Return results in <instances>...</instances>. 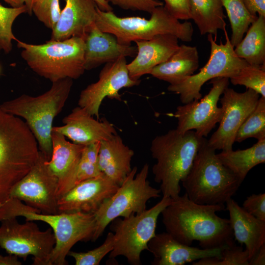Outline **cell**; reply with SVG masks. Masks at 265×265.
Instances as JSON below:
<instances>
[{
	"label": "cell",
	"instance_id": "6da1fadb",
	"mask_svg": "<svg viewBox=\"0 0 265 265\" xmlns=\"http://www.w3.org/2000/svg\"><path fill=\"white\" fill-rule=\"evenodd\" d=\"M224 205H202L190 200L185 193L173 199L161 212L166 232L190 246L197 240L200 248L213 249L235 243L229 219L216 212Z\"/></svg>",
	"mask_w": 265,
	"mask_h": 265
},
{
	"label": "cell",
	"instance_id": "7a4b0ae2",
	"mask_svg": "<svg viewBox=\"0 0 265 265\" xmlns=\"http://www.w3.org/2000/svg\"><path fill=\"white\" fill-rule=\"evenodd\" d=\"M205 140L194 131L181 132L176 129L153 139L150 151L156 163L152 172L155 181L160 184L163 197L174 199L180 196V183L190 170Z\"/></svg>",
	"mask_w": 265,
	"mask_h": 265
},
{
	"label": "cell",
	"instance_id": "3957f363",
	"mask_svg": "<svg viewBox=\"0 0 265 265\" xmlns=\"http://www.w3.org/2000/svg\"><path fill=\"white\" fill-rule=\"evenodd\" d=\"M18 216L26 221L44 222L52 229L55 244L49 265H68L66 258L72 247L79 241L91 240L95 228L94 213H43L14 198H9L0 204V221Z\"/></svg>",
	"mask_w": 265,
	"mask_h": 265
},
{
	"label": "cell",
	"instance_id": "277c9868",
	"mask_svg": "<svg viewBox=\"0 0 265 265\" xmlns=\"http://www.w3.org/2000/svg\"><path fill=\"white\" fill-rule=\"evenodd\" d=\"M39 152L26 123L0 108V204L35 164Z\"/></svg>",
	"mask_w": 265,
	"mask_h": 265
},
{
	"label": "cell",
	"instance_id": "5b68a950",
	"mask_svg": "<svg viewBox=\"0 0 265 265\" xmlns=\"http://www.w3.org/2000/svg\"><path fill=\"white\" fill-rule=\"evenodd\" d=\"M73 79L52 82L51 88L37 96L23 94L3 102L0 108L21 117L35 137L39 150L49 160L52 154L51 133L54 118L62 110L73 85Z\"/></svg>",
	"mask_w": 265,
	"mask_h": 265
},
{
	"label": "cell",
	"instance_id": "8992f818",
	"mask_svg": "<svg viewBox=\"0 0 265 265\" xmlns=\"http://www.w3.org/2000/svg\"><path fill=\"white\" fill-rule=\"evenodd\" d=\"M181 182L188 198L202 205H224L241 184L222 164L206 139Z\"/></svg>",
	"mask_w": 265,
	"mask_h": 265
},
{
	"label": "cell",
	"instance_id": "52a82bcc",
	"mask_svg": "<svg viewBox=\"0 0 265 265\" xmlns=\"http://www.w3.org/2000/svg\"><path fill=\"white\" fill-rule=\"evenodd\" d=\"M84 38L51 39L39 45L16 41L22 50L21 56L29 67L53 82L65 78L77 79L84 73Z\"/></svg>",
	"mask_w": 265,
	"mask_h": 265
},
{
	"label": "cell",
	"instance_id": "ba28073f",
	"mask_svg": "<svg viewBox=\"0 0 265 265\" xmlns=\"http://www.w3.org/2000/svg\"><path fill=\"white\" fill-rule=\"evenodd\" d=\"M150 14L149 19L140 17H120L112 11H103L98 7L95 24L101 31L113 34L124 45L166 34L173 35L183 42L192 40L193 28L190 22H180L164 5L156 7Z\"/></svg>",
	"mask_w": 265,
	"mask_h": 265
},
{
	"label": "cell",
	"instance_id": "9c48e42d",
	"mask_svg": "<svg viewBox=\"0 0 265 265\" xmlns=\"http://www.w3.org/2000/svg\"><path fill=\"white\" fill-rule=\"evenodd\" d=\"M149 169L145 163L137 173V167H133L116 191L102 204L94 213L95 228L91 240L101 236L114 219L141 213L150 199L160 197V189L152 186L147 180Z\"/></svg>",
	"mask_w": 265,
	"mask_h": 265
},
{
	"label": "cell",
	"instance_id": "30bf717a",
	"mask_svg": "<svg viewBox=\"0 0 265 265\" xmlns=\"http://www.w3.org/2000/svg\"><path fill=\"white\" fill-rule=\"evenodd\" d=\"M172 201L170 197H162L155 206L141 213L112 220L110 229L114 234V243L109 259L123 256L132 265H141V252L148 250V243L156 235L158 218Z\"/></svg>",
	"mask_w": 265,
	"mask_h": 265
},
{
	"label": "cell",
	"instance_id": "8fae6325",
	"mask_svg": "<svg viewBox=\"0 0 265 265\" xmlns=\"http://www.w3.org/2000/svg\"><path fill=\"white\" fill-rule=\"evenodd\" d=\"M226 42L220 41L217 44L212 34H208V40L211 45V53L206 64L198 73L193 74L181 82L169 84L167 90L180 95L181 102L186 104L202 98L201 90L207 81L218 77L229 79L237 75L248 63L238 57L231 44L226 30H224Z\"/></svg>",
	"mask_w": 265,
	"mask_h": 265
},
{
	"label": "cell",
	"instance_id": "7c38bea8",
	"mask_svg": "<svg viewBox=\"0 0 265 265\" xmlns=\"http://www.w3.org/2000/svg\"><path fill=\"white\" fill-rule=\"evenodd\" d=\"M0 226V247L7 253L22 258L33 256V265H49L50 255L55 244L51 228L40 230L33 221L20 223L16 218L1 221Z\"/></svg>",
	"mask_w": 265,
	"mask_h": 265
},
{
	"label": "cell",
	"instance_id": "4fadbf2b",
	"mask_svg": "<svg viewBox=\"0 0 265 265\" xmlns=\"http://www.w3.org/2000/svg\"><path fill=\"white\" fill-rule=\"evenodd\" d=\"M48 160L39 151L36 163L13 187L9 198L23 201L42 213L57 214L58 179L49 168Z\"/></svg>",
	"mask_w": 265,
	"mask_h": 265
},
{
	"label": "cell",
	"instance_id": "5bb4252c",
	"mask_svg": "<svg viewBox=\"0 0 265 265\" xmlns=\"http://www.w3.org/2000/svg\"><path fill=\"white\" fill-rule=\"evenodd\" d=\"M210 83L212 87L204 97L177 107L174 116L178 120L176 129L179 132L194 130L198 136L205 137L220 122L223 111L217 103L228 87L229 79L218 77L210 80Z\"/></svg>",
	"mask_w": 265,
	"mask_h": 265
},
{
	"label": "cell",
	"instance_id": "9a60e30c",
	"mask_svg": "<svg viewBox=\"0 0 265 265\" xmlns=\"http://www.w3.org/2000/svg\"><path fill=\"white\" fill-rule=\"evenodd\" d=\"M220 98L223 114L217 130L208 144L216 150H232L237 132L244 121L256 108L260 95L251 89L238 92L227 87Z\"/></svg>",
	"mask_w": 265,
	"mask_h": 265
},
{
	"label": "cell",
	"instance_id": "2e32d148",
	"mask_svg": "<svg viewBox=\"0 0 265 265\" xmlns=\"http://www.w3.org/2000/svg\"><path fill=\"white\" fill-rule=\"evenodd\" d=\"M140 82L139 80H134L130 77L126 58L121 57L105 64L100 72L98 80L81 91L78 105L99 119L100 107L105 98L121 101L120 90L137 85Z\"/></svg>",
	"mask_w": 265,
	"mask_h": 265
},
{
	"label": "cell",
	"instance_id": "e0dca14e",
	"mask_svg": "<svg viewBox=\"0 0 265 265\" xmlns=\"http://www.w3.org/2000/svg\"><path fill=\"white\" fill-rule=\"evenodd\" d=\"M119 187L104 174L83 181L58 198V213H95Z\"/></svg>",
	"mask_w": 265,
	"mask_h": 265
},
{
	"label": "cell",
	"instance_id": "ac0fdd59",
	"mask_svg": "<svg viewBox=\"0 0 265 265\" xmlns=\"http://www.w3.org/2000/svg\"><path fill=\"white\" fill-rule=\"evenodd\" d=\"M63 126L53 127L52 131L59 132L76 144L87 145L110 139L117 134L113 125L106 118L95 119L85 109L79 106L65 117Z\"/></svg>",
	"mask_w": 265,
	"mask_h": 265
},
{
	"label": "cell",
	"instance_id": "d6986e66",
	"mask_svg": "<svg viewBox=\"0 0 265 265\" xmlns=\"http://www.w3.org/2000/svg\"><path fill=\"white\" fill-rule=\"evenodd\" d=\"M224 247H192L181 243L166 232L156 234L148 243V251L154 256L153 265H184L207 257H220Z\"/></svg>",
	"mask_w": 265,
	"mask_h": 265
},
{
	"label": "cell",
	"instance_id": "ffe728a7",
	"mask_svg": "<svg viewBox=\"0 0 265 265\" xmlns=\"http://www.w3.org/2000/svg\"><path fill=\"white\" fill-rule=\"evenodd\" d=\"M52 154L47 164L58 179V198L75 185V177L84 145L71 143L63 134L52 132Z\"/></svg>",
	"mask_w": 265,
	"mask_h": 265
},
{
	"label": "cell",
	"instance_id": "44dd1931",
	"mask_svg": "<svg viewBox=\"0 0 265 265\" xmlns=\"http://www.w3.org/2000/svg\"><path fill=\"white\" fill-rule=\"evenodd\" d=\"M84 69L90 70L103 64L127 56L135 57L136 46L120 43L112 34L101 31L95 25L84 38Z\"/></svg>",
	"mask_w": 265,
	"mask_h": 265
},
{
	"label": "cell",
	"instance_id": "7402d4cb",
	"mask_svg": "<svg viewBox=\"0 0 265 265\" xmlns=\"http://www.w3.org/2000/svg\"><path fill=\"white\" fill-rule=\"evenodd\" d=\"M59 18L52 29L51 40L85 38L95 25L98 6L94 0H65Z\"/></svg>",
	"mask_w": 265,
	"mask_h": 265
},
{
	"label": "cell",
	"instance_id": "603a6c76",
	"mask_svg": "<svg viewBox=\"0 0 265 265\" xmlns=\"http://www.w3.org/2000/svg\"><path fill=\"white\" fill-rule=\"evenodd\" d=\"M178 38L172 34H161L149 40L134 41L137 52L134 58L127 64L130 77L134 80L150 74L156 66L165 61L179 46Z\"/></svg>",
	"mask_w": 265,
	"mask_h": 265
},
{
	"label": "cell",
	"instance_id": "cb8c5ba5",
	"mask_svg": "<svg viewBox=\"0 0 265 265\" xmlns=\"http://www.w3.org/2000/svg\"><path fill=\"white\" fill-rule=\"evenodd\" d=\"M225 204L234 237L241 245H245L250 260L265 243V221L248 213L232 198Z\"/></svg>",
	"mask_w": 265,
	"mask_h": 265
},
{
	"label": "cell",
	"instance_id": "d4e9b609",
	"mask_svg": "<svg viewBox=\"0 0 265 265\" xmlns=\"http://www.w3.org/2000/svg\"><path fill=\"white\" fill-rule=\"evenodd\" d=\"M133 151L125 145L120 135L100 142L98 165L102 173L119 186L132 170Z\"/></svg>",
	"mask_w": 265,
	"mask_h": 265
},
{
	"label": "cell",
	"instance_id": "484cf974",
	"mask_svg": "<svg viewBox=\"0 0 265 265\" xmlns=\"http://www.w3.org/2000/svg\"><path fill=\"white\" fill-rule=\"evenodd\" d=\"M199 65L196 47L182 44L168 59L155 67L150 74L169 84H175L193 75Z\"/></svg>",
	"mask_w": 265,
	"mask_h": 265
},
{
	"label": "cell",
	"instance_id": "4316f807",
	"mask_svg": "<svg viewBox=\"0 0 265 265\" xmlns=\"http://www.w3.org/2000/svg\"><path fill=\"white\" fill-rule=\"evenodd\" d=\"M217 156L242 183L249 171L265 162V139L244 150L222 151Z\"/></svg>",
	"mask_w": 265,
	"mask_h": 265
},
{
	"label": "cell",
	"instance_id": "83f0119b",
	"mask_svg": "<svg viewBox=\"0 0 265 265\" xmlns=\"http://www.w3.org/2000/svg\"><path fill=\"white\" fill-rule=\"evenodd\" d=\"M191 19L201 35H216L226 29L225 15L221 0H189Z\"/></svg>",
	"mask_w": 265,
	"mask_h": 265
},
{
	"label": "cell",
	"instance_id": "f1b7e54d",
	"mask_svg": "<svg viewBox=\"0 0 265 265\" xmlns=\"http://www.w3.org/2000/svg\"><path fill=\"white\" fill-rule=\"evenodd\" d=\"M234 51L250 65L265 64V17L258 16Z\"/></svg>",
	"mask_w": 265,
	"mask_h": 265
},
{
	"label": "cell",
	"instance_id": "f546056e",
	"mask_svg": "<svg viewBox=\"0 0 265 265\" xmlns=\"http://www.w3.org/2000/svg\"><path fill=\"white\" fill-rule=\"evenodd\" d=\"M231 27L230 42L235 48L242 39L249 26L258 16L252 15L243 0H221Z\"/></svg>",
	"mask_w": 265,
	"mask_h": 265
},
{
	"label": "cell",
	"instance_id": "4dcf8cb0",
	"mask_svg": "<svg viewBox=\"0 0 265 265\" xmlns=\"http://www.w3.org/2000/svg\"><path fill=\"white\" fill-rule=\"evenodd\" d=\"M251 137L258 140L265 139V97L262 96L256 108L239 128L235 142H241Z\"/></svg>",
	"mask_w": 265,
	"mask_h": 265
},
{
	"label": "cell",
	"instance_id": "1f68e13d",
	"mask_svg": "<svg viewBox=\"0 0 265 265\" xmlns=\"http://www.w3.org/2000/svg\"><path fill=\"white\" fill-rule=\"evenodd\" d=\"M229 80L234 85H243L246 89H252L265 97V64L255 65L248 64Z\"/></svg>",
	"mask_w": 265,
	"mask_h": 265
},
{
	"label": "cell",
	"instance_id": "d6a6232c",
	"mask_svg": "<svg viewBox=\"0 0 265 265\" xmlns=\"http://www.w3.org/2000/svg\"><path fill=\"white\" fill-rule=\"evenodd\" d=\"M26 12L25 5L6 7L0 4V50L8 53L12 49V41L17 40L12 32V26L16 18Z\"/></svg>",
	"mask_w": 265,
	"mask_h": 265
},
{
	"label": "cell",
	"instance_id": "836d02e7",
	"mask_svg": "<svg viewBox=\"0 0 265 265\" xmlns=\"http://www.w3.org/2000/svg\"><path fill=\"white\" fill-rule=\"evenodd\" d=\"M249 256L242 245L235 243L225 246L220 257H211L192 263V265H249Z\"/></svg>",
	"mask_w": 265,
	"mask_h": 265
},
{
	"label": "cell",
	"instance_id": "e575fe53",
	"mask_svg": "<svg viewBox=\"0 0 265 265\" xmlns=\"http://www.w3.org/2000/svg\"><path fill=\"white\" fill-rule=\"evenodd\" d=\"M114 243V234L110 232L104 243L98 247L84 252L70 250L68 255L74 259L76 265H99L104 257L112 250Z\"/></svg>",
	"mask_w": 265,
	"mask_h": 265
},
{
	"label": "cell",
	"instance_id": "d590c367",
	"mask_svg": "<svg viewBox=\"0 0 265 265\" xmlns=\"http://www.w3.org/2000/svg\"><path fill=\"white\" fill-rule=\"evenodd\" d=\"M31 11L40 22L52 30L55 26L61 11L59 0H33Z\"/></svg>",
	"mask_w": 265,
	"mask_h": 265
},
{
	"label": "cell",
	"instance_id": "8d00e7d4",
	"mask_svg": "<svg viewBox=\"0 0 265 265\" xmlns=\"http://www.w3.org/2000/svg\"><path fill=\"white\" fill-rule=\"evenodd\" d=\"M103 174L98 165V156L82 153L77 169L75 186L83 181Z\"/></svg>",
	"mask_w": 265,
	"mask_h": 265
},
{
	"label": "cell",
	"instance_id": "74e56055",
	"mask_svg": "<svg viewBox=\"0 0 265 265\" xmlns=\"http://www.w3.org/2000/svg\"><path fill=\"white\" fill-rule=\"evenodd\" d=\"M125 10L141 11L151 13L157 7L163 5L159 0H105Z\"/></svg>",
	"mask_w": 265,
	"mask_h": 265
},
{
	"label": "cell",
	"instance_id": "f35d334b",
	"mask_svg": "<svg viewBox=\"0 0 265 265\" xmlns=\"http://www.w3.org/2000/svg\"><path fill=\"white\" fill-rule=\"evenodd\" d=\"M242 208L255 217L265 221V193L252 194L247 197Z\"/></svg>",
	"mask_w": 265,
	"mask_h": 265
},
{
	"label": "cell",
	"instance_id": "ab89813d",
	"mask_svg": "<svg viewBox=\"0 0 265 265\" xmlns=\"http://www.w3.org/2000/svg\"><path fill=\"white\" fill-rule=\"evenodd\" d=\"M166 9L179 20L191 19L189 0H163Z\"/></svg>",
	"mask_w": 265,
	"mask_h": 265
},
{
	"label": "cell",
	"instance_id": "60d3db41",
	"mask_svg": "<svg viewBox=\"0 0 265 265\" xmlns=\"http://www.w3.org/2000/svg\"><path fill=\"white\" fill-rule=\"evenodd\" d=\"M244 5L253 15L265 17V0H243Z\"/></svg>",
	"mask_w": 265,
	"mask_h": 265
},
{
	"label": "cell",
	"instance_id": "b9f144b4",
	"mask_svg": "<svg viewBox=\"0 0 265 265\" xmlns=\"http://www.w3.org/2000/svg\"><path fill=\"white\" fill-rule=\"evenodd\" d=\"M265 265V243L263 244L255 254L250 258L249 265Z\"/></svg>",
	"mask_w": 265,
	"mask_h": 265
},
{
	"label": "cell",
	"instance_id": "7bdbcfd3",
	"mask_svg": "<svg viewBox=\"0 0 265 265\" xmlns=\"http://www.w3.org/2000/svg\"><path fill=\"white\" fill-rule=\"evenodd\" d=\"M11 6L12 7H19L25 5L27 9V13L31 15V5L33 0H3Z\"/></svg>",
	"mask_w": 265,
	"mask_h": 265
},
{
	"label": "cell",
	"instance_id": "ee69618b",
	"mask_svg": "<svg viewBox=\"0 0 265 265\" xmlns=\"http://www.w3.org/2000/svg\"><path fill=\"white\" fill-rule=\"evenodd\" d=\"M22 262H20L18 257L9 254L6 256L0 255V265H21Z\"/></svg>",
	"mask_w": 265,
	"mask_h": 265
},
{
	"label": "cell",
	"instance_id": "f6af8a7d",
	"mask_svg": "<svg viewBox=\"0 0 265 265\" xmlns=\"http://www.w3.org/2000/svg\"><path fill=\"white\" fill-rule=\"evenodd\" d=\"M98 7L103 11H110L113 10L109 3L105 0H94Z\"/></svg>",
	"mask_w": 265,
	"mask_h": 265
},
{
	"label": "cell",
	"instance_id": "bcb514c9",
	"mask_svg": "<svg viewBox=\"0 0 265 265\" xmlns=\"http://www.w3.org/2000/svg\"></svg>",
	"mask_w": 265,
	"mask_h": 265
}]
</instances>
